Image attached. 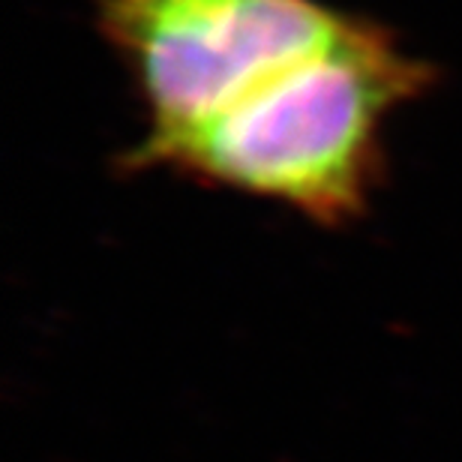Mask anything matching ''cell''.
I'll list each match as a JSON object with an SVG mask.
<instances>
[{"instance_id": "1", "label": "cell", "mask_w": 462, "mask_h": 462, "mask_svg": "<svg viewBox=\"0 0 462 462\" xmlns=\"http://www.w3.org/2000/svg\"><path fill=\"white\" fill-rule=\"evenodd\" d=\"M430 85V63L351 15L330 45L205 124L138 142L124 169H169L276 201L319 226H343L364 214L382 178L387 117Z\"/></svg>"}, {"instance_id": "2", "label": "cell", "mask_w": 462, "mask_h": 462, "mask_svg": "<svg viewBox=\"0 0 462 462\" xmlns=\"http://www.w3.org/2000/svg\"><path fill=\"white\" fill-rule=\"evenodd\" d=\"M319 0H97V24L144 103L142 142L205 124L346 31Z\"/></svg>"}]
</instances>
